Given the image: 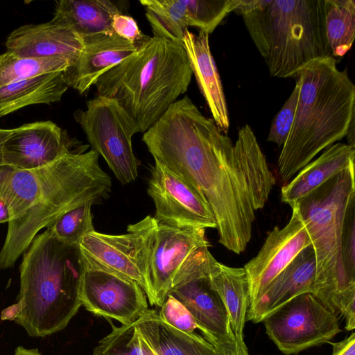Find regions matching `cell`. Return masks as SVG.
Wrapping results in <instances>:
<instances>
[{
	"mask_svg": "<svg viewBox=\"0 0 355 355\" xmlns=\"http://www.w3.org/2000/svg\"><path fill=\"white\" fill-rule=\"evenodd\" d=\"M12 132V129L0 128V166L1 155L3 146Z\"/></svg>",
	"mask_w": 355,
	"mask_h": 355,
	"instance_id": "cell-41",
	"label": "cell"
},
{
	"mask_svg": "<svg viewBox=\"0 0 355 355\" xmlns=\"http://www.w3.org/2000/svg\"><path fill=\"white\" fill-rule=\"evenodd\" d=\"M83 47L77 60L64 72L69 87L87 93L106 71L135 53L139 45L114 33L83 37Z\"/></svg>",
	"mask_w": 355,
	"mask_h": 355,
	"instance_id": "cell-17",
	"label": "cell"
},
{
	"mask_svg": "<svg viewBox=\"0 0 355 355\" xmlns=\"http://www.w3.org/2000/svg\"><path fill=\"white\" fill-rule=\"evenodd\" d=\"M6 51L21 58L62 57L73 64L83 47V37L69 26L51 21L14 30L5 42Z\"/></svg>",
	"mask_w": 355,
	"mask_h": 355,
	"instance_id": "cell-16",
	"label": "cell"
},
{
	"mask_svg": "<svg viewBox=\"0 0 355 355\" xmlns=\"http://www.w3.org/2000/svg\"><path fill=\"white\" fill-rule=\"evenodd\" d=\"M62 71L49 73L0 87V118L25 107L58 102L68 89Z\"/></svg>",
	"mask_w": 355,
	"mask_h": 355,
	"instance_id": "cell-24",
	"label": "cell"
},
{
	"mask_svg": "<svg viewBox=\"0 0 355 355\" xmlns=\"http://www.w3.org/2000/svg\"><path fill=\"white\" fill-rule=\"evenodd\" d=\"M139 331V330H138ZM139 333L140 338V343L142 350L143 355H158L156 352L153 349V347L149 345L147 340L144 338V336Z\"/></svg>",
	"mask_w": 355,
	"mask_h": 355,
	"instance_id": "cell-38",
	"label": "cell"
},
{
	"mask_svg": "<svg viewBox=\"0 0 355 355\" xmlns=\"http://www.w3.org/2000/svg\"><path fill=\"white\" fill-rule=\"evenodd\" d=\"M210 245L205 229H181L157 221L150 248L155 305L162 306L176 281Z\"/></svg>",
	"mask_w": 355,
	"mask_h": 355,
	"instance_id": "cell-10",
	"label": "cell"
},
{
	"mask_svg": "<svg viewBox=\"0 0 355 355\" xmlns=\"http://www.w3.org/2000/svg\"><path fill=\"white\" fill-rule=\"evenodd\" d=\"M84 269L78 245L59 240L49 229L37 234L19 266L17 302L1 312V320L13 321L34 338L64 329L82 306Z\"/></svg>",
	"mask_w": 355,
	"mask_h": 355,
	"instance_id": "cell-2",
	"label": "cell"
},
{
	"mask_svg": "<svg viewBox=\"0 0 355 355\" xmlns=\"http://www.w3.org/2000/svg\"><path fill=\"white\" fill-rule=\"evenodd\" d=\"M110 324L112 331L98 342L93 355H143L136 321L119 327Z\"/></svg>",
	"mask_w": 355,
	"mask_h": 355,
	"instance_id": "cell-31",
	"label": "cell"
},
{
	"mask_svg": "<svg viewBox=\"0 0 355 355\" xmlns=\"http://www.w3.org/2000/svg\"><path fill=\"white\" fill-rule=\"evenodd\" d=\"M70 64L62 57L21 58L6 51L0 54V87L46 73L64 72Z\"/></svg>",
	"mask_w": 355,
	"mask_h": 355,
	"instance_id": "cell-27",
	"label": "cell"
},
{
	"mask_svg": "<svg viewBox=\"0 0 355 355\" xmlns=\"http://www.w3.org/2000/svg\"><path fill=\"white\" fill-rule=\"evenodd\" d=\"M295 78L300 87L296 113L277 161L282 186L354 128L355 85L337 67L336 60L312 61Z\"/></svg>",
	"mask_w": 355,
	"mask_h": 355,
	"instance_id": "cell-3",
	"label": "cell"
},
{
	"mask_svg": "<svg viewBox=\"0 0 355 355\" xmlns=\"http://www.w3.org/2000/svg\"><path fill=\"white\" fill-rule=\"evenodd\" d=\"M208 280L222 300L236 338H243V329L250 305L249 286L244 268H234L218 262L211 254Z\"/></svg>",
	"mask_w": 355,
	"mask_h": 355,
	"instance_id": "cell-22",
	"label": "cell"
},
{
	"mask_svg": "<svg viewBox=\"0 0 355 355\" xmlns=\"http://www.w3.org/2000/svg\"><path fill=\"white\" fill-rule=\"evenodd\" d=\"M267 46L263 59L270 74L277 78H295L309 62L331 56L325 34L324 0H271Z\"/></svg>",
	"mask_w": 355,
	"mask_h": 355,
	"instance_id": "cell-6",
	"label": "cell"
},
{
	"mask_svg": "<svg viewBox=\"0 0 355 355\" xmlns=\"http://www.w3.org/2000/svg\"><path fill=\"white\" fill-rule=\"evenodd\" d=\"M328 343L332 346V355H355V334L354 332L340 342L329 341Z\"/></svg>",
	"mask_w": 355,
	"mask_h": 355,
	"instance_id": "cell-37",
	"label": "cell"
},
{
	"mask_svg": "<svg viewBox=\"0 0 355 355\" xmlns=\"http://www.w3.org/2000/svg\"><path fill=\"white\" fill-rule=\"evenodd\" d=\"M291 207L292 214L287 224L282 228L276 226L268 232L257 254L243 267L247 275L250 302L302 250L311 245L297 205L295 203Z\"/></svg>",
	"mask_w": 355,
	"mask_h": 355,
	"instance_id": "cell-13",
	"label": "cell"
},
{
	"mask_svg": "<svg viewBox=\"0 0 355 355\" xmlns=\"http://www.w3.org/2000/svg\"><path fill=\"white\" fill-rule=\"evenodd\" d=\"M153 36L182 44L188 29L187 0H141Z\"/></svg>",
	"mask_w": 355,
	"mask_h": 355,
	"instance_id": "cell-26",
	"label": "cell"
},
{
	"mask_svg": "<svg viewBox=\"0 0 355 355\" xmlns=\"http://www.w3.org/2000/svg\"><path fill=\"white\" fill-rule=\"evenodd\" d=\"M147 193L155 207L154 218L161 224L181 228H216L205 198L184 179L155 160Z\"/></svg>",
	"mask_w": 355,
	"mask_h": 355,
	"instance_id": "cell-11",
	"label": "cell"
},
{
	"mask_svg": "<svg viewBox=\"0 0 355 355\" xmlns=\"http://www.w3.org/2000/svg\"><path fill=\"white\" fill-rule=\"evenodd\" d=\"M14 355H42L37 349H27L23 346H18Z\"/></svg>",
	"mask_w": 355,
	"mask_h": 355,
	"instance_id": "cell-39",
	"label": "cell"
},
{
	"mask_svg": "<svg viewBox=\"0 0 355 355\" xmlns=\"http://www.w3.org/2000/svg\"><path fill=\"white\" fill-rule=\"evenodd\" d=\"M315 259L312 245L302 250L291 263L249 305L245 321L262 322L294 297L312 293Z\"/></svg>",
	"mask_w": 355,
	"mask_h": 355,
	"instance_id": "cell-18",
	"label": "cell"
},
{
	"mask_svg": "<svg viewBox=\"0 0 355 355\" xmlns=\"http://www.w3.org/2000/svg\"><path fill=\"white\" fill-rule=\"evenodd\" d=\"M73 116L92 150L103 157L116 179L122 184L135 181L140 161L133 153L132 137L141 131L119 102L97 95Z\"/></svg>",
	"mask_w": 355,
	"mask_h": 355,
	"instance_id": "cell-7",
	"label": "cell"
},
{
	"mask_svg": "<svg viewBox=\"0 0 355 355\" xmlns=\"http://www.w3.org/2000/svg\"><path fill=\"white\" fill-rule=\"evenodd\" d=\"M239 0H187L186 17L189 26L211 34L236 8Z\"/></svg>",
	"mask_w": 355,
	"mask_h": 355,
	"instance_id": "cell-28",
	"label": "cell"
},
{
	"mask_svg": "<svg viewBox=\"0 0 355 355\" xmlns=\"http://www.w3.org/2000/svg\"><path fill=\"white\" fill-rule=\"evenodd\" d=\"M78 144L51 121L26 123L12 129L1 150V166L37 168L67 153L89 147Z\"/></svg>",
	"mask_w": 355,
	"mask_h": 355,
	"instance_id": "cell-14",
	"label": "cell"
},
{
	"mask_svg": "<svg viewBox=\"0 0 355 355\" xmlns=\"http://www.w3.org/2000/svg\"><path fill=\"white\" fill-rule=\"evenodd\" d=\"M262 322L268 336L285 355L328 343L341 331L337 314L311 293L294 297Z\"/></svg>",
	"mask_w": 355,
	"mask_h": 355,
	"instance_id": "cell-9",
	"label": "cell"
},
{
	"mask_svg": "<svg viewBox=\"0 0 355 355\" xmlns=\"http://www.w3.org/2000/svg\"><path fill=\"white\" fill-rule=\"evenodd\" d=\"M354 146L331 145L282 187V200L291 206L354 163Z\"/></svg>",
	"mask_w": 355,
	"mask_h": 355,
	"instance_id": "cell-20",
	"label": "cell"
},
{
	"mask_svg": "<svg viewBox=\"0 0 355 355\" xmlns=\"http://www.w3.org/2000/svg\"><path fill=\"white\" fill-rule=\"evenodd\" d=\"M300 87L296 82L290 96L273 119L267 141L273 142L279 146L286 142L291 130L296 113Z\"/></svg>",
	"mask_w": 355,
	"mask_h": 355,
	"instance_id": "cell-32",
	"label": "cell"
},
{
	"mask_svg": "<svg viewBox=\"0 0 355 355\" xmlns=\"http://www.w3.org/2000/svg\"><path fill=\"white\" fill-rule=\"evenodd\" d=\"M271 0H239L235 12L241 15L247 30L261 55L268 53V8Z\"/></svg>",
	"mask_w": 355,
	"mask_h": 355,
	"instance_id": "cell-30",
	"label": "cell"
},
{
	"mask_svg": "<svg viewBox=\"0 0 355 355\" xmlns=\"http://www.w3.org/2000/svg\"><path fill=\"white\" fill-rule=\"evenodd\" d=\"M205 339L214 347L217 355H249L243 338L234 337L226 340H218L213 338Z\"/></svg>",
	"mask_w": 355,
	"mask_h": 355,
	"instance_id": "cell-36",
	"label": "cell"
},
{
	"mask_svg": "<svg viewBox=\"0 0 355 355\" xmlns=\"http://www.w3.org/2000/svg\"><path fill=\"white\" fill-rule=\"evenodd\" d=\"M342 259L349 278L355 282V198L345 215L341 236Z\"/></svg>",
	"mask_w": 355,
	"mask_h": 355,
	"instance_id": "cell-33",
	"label": "cell"
},
{
	"mask_svg": "<svg viewBox=\"0 0 355 355\" xmlns=\"http://www.w3.org/2000/svg\"><path fill=\"white\" fill-rule=\"evenodd\" d=\"M92 202L81 204L61 216L49 229L59 240L78 245L87 233L94 231Z\"/></svg>",
	"mask_w": 355,
	"mask_h": 355,
	"instance_id": "cell-29",
	"label": "cell"
},
{
	"mask_svg": "<svg viewBox=\"0 0 355 355\" xmlns=\"http://www.w3.org/2000/svg\"><path fill=\"white\" fill-rule=\"evenodd\" d=\"M80 298L82 306L88 311L107 320H116L125 325L150 310L146 295L137 283L85 264Z\"/></svg>",
	"mask_w": 355,
	"mask_h": 355,
	"instance_id": "cell-12",
	"label": "cell"
},
{
	"mask_svg": "<svg viewBox=\"0 0 355 355\" xmlns=\"http://www.w3.org/2000/svg\"><path fill=\"white\" fill-rule=\"evenodd\" d=\"M158 315L166 323L181 331L191 334L199 329L191 313L171 295H168Z\"/></svg>",
	"mask_w": 355,
	"mask_h": 355,
	"instance_id": "cell-34",
	"label": "cell"
},
{
	"mask_svg": "<svg viewBox=\"0 0 355 355\" xmlns=\"http://www.w3.org/2000/svg\"><path fill=\"white\" fill-rule=\"evenodd\" d=\"M192 76L182 44L153 36L94 86L98 96L116 100L144 133L187 91Z\"/></svg>",
	"mask_w": 355,
	"mask_h": 355,
	"instance_id": "cell-4",
	"label": "cell"
},
{
	"mask_svg": "<svg viewBox=\"0 0 355 355\" xmlns=\"http://www.w3.org/2000/svg\"><path fill=\"white\" fill-rule=\"evenodd\" d=\"M324 27L331 56L343 58L355 37V1L324 0Z\"/></svg>",
	"mask_w": 355,
	"mask_h": 355,
	"instance_id": "cell-25",
	"label": "cell"
},
{
	"mask_svg": "<svg viewBox=\"0 0 355 355\" xmlns=\"http://www.w3.org/2000/svg\"><path fill=\"white\" fill-rule=\"evenodd\" d=\"M200 262L171 289V295L191 313L204 338L226 340L235 337L227 310L208 280L209 259Z\"/></svg>",
	"mask_w": 355,
	"mask_h": 355,
	"instance_id": "cell-15",
	"label": "cell"
},
{
	"mask_svg": "<svg viewBox=\"0 0 355 355\" xmlns=\"http://www.w3.org/2000/svg\"><path fill=\"white\" fill-rule=\"evenodd\" d=\"M136 326L158 355H217L204 337L171 327L153 309L137 319Z\"/></svg>",
	"mask_w": 355,
	"mask_h": 355,
	"instance_id": "cell-23",
	"label": "cell"
},
{
	"mask_svg": "<svg viewBox=\"0 0 355 355\" xmlns=\"http://www.w3.org/2000/svg\"><path fill=\"white\" fill-rule=\"evenodd\" d=\"M125 1L110 0H60L55 2L53 20L72 28L82 37L113 35L114 15L124 14Z\"/></svg>",
	"mask_w": 355,
	"mask_h": 355,
	"instance_id": "cell-21",
	"label": "cell"
},
{
	"mask_svg": "<svg viewBox=\"0 0 355 355\" xmlns=\"http://www.w3.org/2000/svg\"><path fill=\"white\" fill-rule=\"evenodd\" d=\"M111 26L114 33L135 44L140 45L149 37L143 35L137 21L125 14L114 15Z\"/></svg>",
	"mask_w": 355,
	"mask_h": 355,
	"instance_id": "cell-35",
	"label": "cell"
},
{
	"mask_svg": "<svg viewBox=\"0 0 355 355\" xmlns=\"http://www.w3.org/2000/svg\"><path fill=\"white\" fill-rule=\"evenodd\" d=\"M157 220L147 216L129 225L127 233L107 234L96 230L85 234L78 248L85 265L114 272L137 283L150 305H155L150 275V248Z\"/></svg>",
	"mask_w": 355,
	"mask_h": 355,
	"instance_id": "cell-8",
	"label": "cell"
},
{
	"mask_svg": "<svg viewBox=\"0 0 355 355\" xmlns=\"http://www.w3.org/2000/svg\"><path fill=\"white\" fill-rule=\"evenodd\" d=\"M87 148L67 153L34 169L0 166V199L10 215L0 250V270L12 268L39 231L65 212L108 197L111 178L101 168L99 155Z\"/></svg>",
	"mask_w": 355,
	"mask_h": 355,
	"instance_id": "cell-1",
	"label": "cell"
},
{
	"mask_svg": "<svg viewBox=\"0 0 355 355\" xmlns=\"http://www.w3.org/2000/svg\"><path fill=\"white\" fill-rule=\"evenodd\" d=\"M209 35L199 32L195 34L188 29L184 32L182 44L186 51L190 67L218 128L227 134L230 128L227 105L218 69L211 52Z\"/></svg>",
	"mask_w": 355,
	"mask_h": 355,
	"instance_id": "cell-19",
	"label": "cell"
},
{
	"mask_svg": "<svg viewBox=\"0 0 355 355\" xmlns=\"http://www.w3.org/2000/svg\"><path fill=\"white\" fill-rule=\"evenodd\" d=\"M10 220L9 211L6 204L0 199V224L8 223Z\"/></svg>",
	"mask_w": 355,
	"mask_h": 355,
	"instance_id": "cell-40",
	"label": "cell"
},
{
	"mask_svg": "<svg viewBox=\"0 0 355 355\" xmlns=\"http://www.w3.org/2000/svg\"><path fill=\"white\" fill-rule=\"evenodd\" d=\"M354 198V162L295 202L315 254L312 294L327 309L344 318L355 314V282L345 270L341 252L345 215Z\"/></svg>",
	"mask_w": 355,
	"mask_h": 355,
	"instance_id": "cell-5",
	"label": "cell"
}]
</instances>
